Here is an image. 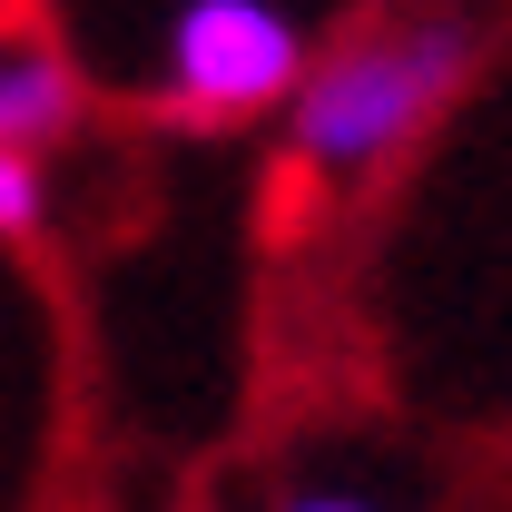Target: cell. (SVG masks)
I'll return each mask as SVG.
<instances>
[{"instance_id": "obj_1", "label": "cell", "mask_w": 512, "mask_h": 512, "mask_svg": "<svg viewBox=\"0 0 512 512\" xmlns=\"http://www.w3.org/2000/svg\"><path fill=\"white\" fill-rule=\"evenodd\" d=\"M473 60H483L473 20H375L306 60L296 99H286V148L316 178H365L463 99Z\"/></svg>"}, {"instance_id": "obj_2", "label": "cell", "mask_w": 512, "mask_h": 512, "mask_svg": "<svg viewBox=\"0 0 512 512\" xmlns=\"http://www.w3.org/2000/svg\"><path fill=\"white\" fill-rule=\"evenodd\" d=\"M306 30L296 10H266V0H188L168 20V60H158V109L188 128H237L266 119L296 99L306 79Z\"/></svg>"}, {"instance_id": "obj_3", "label": "cell", "mask_w": 512, "mask_h": 512, "mask_svg": "<svg viewBox=\"0 0 512 512\" xmlns=\"http://www.w3.org/2000/svg\"><path fill=\"white\" fill-rule=\"evenodd\" d=\"M79 128V69L50 40H0V158H40Z\"/></svg>"}, {"instance_id": "obj_4", "label": "cell", "mask_w": 512, "mask_h": 512, "mask_svg": "<svg viewBox=\"0 0 512 512\" xmlns=\"http://www.w3.org/2000/svg\"><path fill=\"white\" fill-rule=\"evenodd\" d=\"M50 227V178L40 158H0V247H30Z\"/></svg>"}, {"instance_id": "obj_5", "label": "cell", "mask_w": 512, "mask_h": 512, "mask_svg": "<svg viewBox=\"0 0 512 512\" xmlns=\"http://www.w3.org/2000/svg\"><path fill=\"white\" fill-rule=\"evenodd\" d=\"M276 512H375L365 493H296V503H276Z\"/></svg>"}]
</instances>
